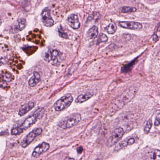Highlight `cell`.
Instances as JSON below:
<instances>
[{
  "label": "cell",
  "instance_id": "1",
  "mask_svg": "<svg viewBox=\"0 0 160 160\" xmlns=\"http://www.w3.org/2000/svg\"><path fill=\"white\" fill-rule=\"evenodd\" d=\"M81 120V115L79 113H75L61 120L58 124V126L63 129H67L78 125Z\"/></svg>",
  "mask_w": 160,
  "mask_h": 160
},
{
  "label": "cell",
  "instance_id": "2",
  "mask_svg": "<svg viewBox=\"0 0 160 160\" xmlns=\"http://www.w3.org/2000/svg\"><path fill=\"white\" fill-rule=\"evenodd\" d=\"M45 113V110L43 108H39L31 116L27 117L24 122L20 126L22 129L27 130L34 124L38 119H40Z\"/></svg>",
  "mask_w": 160,
  "mask_h": 160
},
{
  "label": "cell",
  "instance_id": "3",
  "mask_svg": "<svg viewBox=\"0 0 160 160\" xmlns=\"http://www.w3.org/2000/svg\"><path fill=\"white\" fill-rule=\"evenodd\" d=\"M73 101V97L71 94H66L56 101L53 105L56 111H62L71 105Z\"/></svg>",
  "mask_w": 160,
  "mask_h": 160
},
{
  "label": "cell",
  "instance_id": "4",
  "mask_svg": "<svg viewBox=\"0 0 160 160\" xmlns=\"http://www.w3.org/2000/svg\"><path fill=\"white\" fill-rule=\"evenodd\" d=\"M137 92V88L135 87L129 88L120 97L119 100L118 101L119 104H118V108H122L127 103L130 101L135 96Z\"/></svg>",
  "mask_w": 160,
  "mask_h": 160
},
{
  "label": "cell",
  "instance_id": "5",
  "mask_svg": "<svg viewBox=\"0 0 160 160\" xmlns=\"http://www.w3.org/2000/svg\"><path fill=\"white\" fill-rule=\"evenodd\" d=\"M124 134V130L122 128L116 129L107 140L106 145L108 147H112L116 145L121 140Z\"/></svg>",
  "mask_w": 160,
  "mask_h": 160
},
{
  "label": "cell",
  "instance_id": "6",
  "mask_svg": "<svg viewBox=\"0 0 160 160\" xmlns=\"http://www.w3.org/2000/svg\"><path fill=\"white\" fill-rule=\"evenodd\" d=\"M43 130L41 128H37L27 134L21 142V146L23 148L27 147L36 137L41 135Z\"/></svg>",
  "mask_w": 160,
  "mask_h": 160
},
{
  "label": "cell",
  "instance_id": "7",
  "mask_svg": "<svg viewBox=\"0 0 160 160\" xmlns=\"http://www.w3.org/2000/svg\"><path fill=\"white\" fill-rule=\"evenodd\" d=\"M41 19L43 24L47 27H51L54 24V21L51 15L48 8H45L41 13Z\"/></svg>",
  "mask_w": 160,
  "mask_h": 160
},
{
  "label": "cell",
  "instance_id": "8",
  "mask_svg": "<svg viewBox=\"0 0 160 160\" xmlns=\"http://www.w3.org/2000/svg\"><path fill=\"white\" fill-rule=\"evenodd\" d=\"M50 145L46 142H43L36 147L34 149L32 157L34 158L39 157L42 154L47 152L49 149Z\"/></svg>",
  "mask_w": 160,
  "mask_h": 160
},
{
  "label": "cell",
  "instance_id": "9",
  "mask_svg": "<svg viewBox=\"0 0 160 160\" xmlns=\"http://www.w3.org/2000/svg\"><path fill=\"white\" fill-rule=\"evenodd\" d=\"M119 26L125 29L133 30H140L142 28V23L136 22L120 21L118 23Z\"/></svg>",
  "mask_w": 160,
  "mask_h": 160
},
{
  "label": "cell",
  "instance_id": "10",
  "mask_svg": "<svg viewBox=\"0 0 160 160\" xmlns=\"http://www.w3.org/2000/svg\"><path fill=\"white\" fill-rule=\"evenodd\" d=\"M68 23L69 26L73 29H78L80 28L81 23L79 20L78 16L77 14H72L69 16L67 19Z\"/></svg>",
  "mask_w": 160,
  "mask_h": 160
},
{
  "label": "cell",
  "instance_id": "11",
  "mask_svg": "<svg viewBox=\"0 0 160 160\" xmlns=\"http://www.w3.org/2000/svg\"><path fill=\"white\" fill-rule=\"evenodd\" d=\"M135 139L133 137H129L120 142L114 148L115 152H117L128 146L132 145L135 142Z\"/></svg>",
  "mask_w": 160,
  "mask_h": 160
},
{
  "label": "cell",
  "instance_id": "12",
  "mask_svg": "<svg viewBox=\"0 0 160 160\" xmlns=\"http://www.w3.org/2000/svg\"><path fill=\"white\" fill-rule=\"evenodd\" d=\"M61 54V53L57 50H49L45 54V59L48 62H50L51 61L54 62L58 59Z\"/></svg>",
  "mask_w": 160,
  "mask_h": 160
},
{
  "label": "cell",
  "instance_id": "13",
  "mask_svg": "<svg viewBox=\"0 0 160 160\" xmlns=\"http://www.w3.org/2000/svg\"><path fill=\"white\" fill-rule=\"evenodd\" d=\"M35 103L33 101H30L26 104H24L20 109L18 115L19 116H22L25 115L28 112L32 110L34 107Z\"/></svg>",
  "mask_w": 160,
  "mask_h": 160
},
{
  "label": "cell",
  "instance_id": "14",
  "mask_svg": "<svg viewBox=\"0 0 160 160\" xmlns=\"http://www.w3.org/2000/svg\"><path fill=\"white\" fill-rule=\"evenodd\" d=\"M26 20L24 18L19 19L17 21V24H15V26L13 27V30L14 32H18L23 30L26 27Z\"/></svg>",
  "mask_w": 160,
  "mask_h": 160
},
{
  "label": "cell",
  "instance_id": "15",
  "mask_svg": "<svg viewBox=\"0 0 160 160\" xmlns=\"http://www.w3.org/2000/svg\"><path fill=\"white\" fill-rule=\"evenodd\" d=\"M40 80L41 77L39 73L37 72H34L33 75L30 78L28 84L31 87H34L40 81Z\"/></svg>",
  "mask_w": 160,
  "mask_h": 160
},
{
  "label": "cell",
  "instance_id": "16",
  "mask_svg": "<svg viewBox=\"0 0 160 160\" xmlns=\"http://www.w3.org/2000/svg\"><path fill=\"white\" fill-rule=\"evenodd\" d=\"M98 35V29L96 26H94L90 28L87 34V37L88 39H94L97 37Z\"/></svg>",
  "mask_w": 160,
  "mask_h": 160
},
{
  "label": "cell",
  "instance_id": "17",
  "mask_svg": "<svg viewBox=\"0 0 160 160\" xmlns=\"http://www.w3.org/2000/svg\"><path fill=\"white\" fill-rule=\"evenodd\" d=\"M92 96H93V95L91 93H86V94L79 95L76 99L75 101L78 103H82L90 99Z\"/></svg>",
  "mask_w": 160,
  "mask_h": 160
},
{
  "label": "cell",
  "instance_id": "18",
  "mask_svg": "<svg viewBox=\"0 0 160 160\" xmlns=\"http://www.w3.org/2000/svg\"><path fill=\"white\" fill-rule=\"evenodd\" d=\"M13 75L8 71H4L0 74V80H3L7 83L10 82L14 80Z\"/></svg>",
  "mask_w": 160,
  "mask_h": 160
},
{
  "label": "cell",
  "instance_id": "19",
  "mask_svg": "<svg viewBox=\"0 0 160 160\" xmlns=\"http://www.w3.org/2000/svg\"><path fill=\"white\" fill-rule=\"evenodd\" d=\"M117 29V27L115 23H111L106 27L105 30L108 34H113L116 32Z\"/></svg>",
  "mask_w": 160,
  "mask_h": 160
},
{
  "label": "cell",
  "instance_id": "20",
  "mask_svg": "<svg viewBox=\"0 0 160 160\" xmlns=\"http://www.w3.org/2000/svg\"><path fill=\"white\" fill-rule=\"evenodd\" d=\"M149 159L151 160H160V150L155 149L149 155Z\"/></svg>",
  "mask_w": 160,
  "mask_h": 160
},
{
  "label": "cell",
  "instance_id": "21",
  "mask_svg": "<svg viewBox=\"0 0 160 160\" xmlns=\"http://www.w3.org/2000/svg\"><path fill=\"white\" fill-rule=\"evenodd\" d=\"M137 10L136 8L130 6L122 7L120 8V11L122 13H129L135 12Z\"/></svg>",
  "mask_w": 160,
  "mask_h": 160
},
{
  "label": "cell",
  "instance_id": "22",
  "mask_svg": "<svg viewBox=\"0 0 160 160\" xmlns=\"http://www.w3.org/2000/svg\"><path fill=\"white\" fill-rule=\"evenodd\" d=\"M23 132V130L20 127H18L12 129L11 133L12 135H18L21 134Z\"/></svg>",
  "mask_w": 160,
  "mask_h": 160
},
{
  "label": "cell",
  "instance_id": "23",
  "mask_svg": "<svg viewBox=\"0 0 160 160\" xmlns=\"http://www.w3.org/2000/svg\"><path fill=\"white\" fill-rule=\"evenodd\" d=\"M152 121L150 120H148V122H147L146 125L145 127L144 130V131L145 134H147L149 133L151 128H152Z\"/></svg>",
  "mask_w": 160,
  "mask_h": 160
},
{
  "label": "cell",
  "instance_id": "24",
  "mask_svg": "<svg viewBox=\"0 0 160 160\" xmlns=\"http://www.w3.org/2000/svg\"><path fill=\"white\" fill-rule=\"evenodd\" d=\"M160 125V111H156V117H155V126H158Z\"/></svg>",
  "mask_w": 160,
  "mask_h": 160
},
{
  "label": "cell",
  "instance_id": "25",
  "mask_svg": "<svg viewBox=\"0 0 160 160\" xmlns=\"http://www.w3.org/2000/svg\"><path fill=\"white\" fill-rule=\"evenodd\" d=\"M107 40H108V37L105 34H101L99 36L98 42L99 43H102V42H106Z\"/></svg>",
  "mask_w": 160,
  "mask_h": 160
},
{
  "label": "cell",
  "instance_id": "26",
  "mask_svg": "<svg viewBox=\"0 0 160 160\" xmlns=\"http://www.w3.org/2000/svg\"><path fill=\"white\" fill-rule=\"evenodd\" d=\"M59 31V35L60 36V37L63 38H68V35L67 34L64 32L62 26H61V27H60V28L59 29V31Z\"/></svg>",
  "mask_w": 160,
  "mask_h": 160
},
{
  "label": "cell",
  "instance_id": "27",
  "mask_svg": "<svg viewBox=\"0 0 160 160\" xmlns=\"http://www.w3.org/2000/svg\"><path fill=\"white\" fill-rule=\"evenodd\" d=\"M8 83L3 80H0V87L2 88H5L7 87Z\"/></svg>",
  "mask_w": 160,
  "mask_h": 160
},
{
  "label": "cell",
  "instance_id": "28",
  "mask_svg": "<svg viewBox=\"0 0 160 160\" xmlns=\"http://www.w3.org/2000/svg\"><path fill=\"white\" fill-rule=\"evenodd\" d=\"M128 1H132V2H135L137 0H128Z\"/></svg>",
  "mask_w": 160,
  "mask_h": 160
},
{
  "label": "cell",
  "instance_id": "29",
  "mask_svg": "<svg viewBox=\"0 0 160 160\" xmlns=\"http://www.w3.org/2000/svg\"><path fill=\"white\" fill-rule=\"evenodd\" d=\"M1 24H2V21H1V19H0V25H1Z\"/></svg>",
  "mask_w": 160,
  "mask_h": 160
},
{
  "label": "cell",
  "instance_id": "30",
  "mask_svg": "<svg viewBox=\"0 0 160 160\" xmlns=\"http://www.w3.org/2000/svg\"><path fill=\"white\" fill-rule=\"evenodd\" d=\"M150 1H154V0H150Z\"/></svg>",
  "mask_w": 160,
  "mask_h": 160
}]
</instances>
